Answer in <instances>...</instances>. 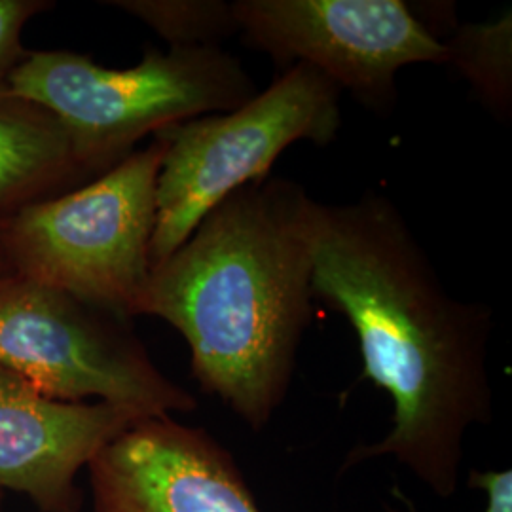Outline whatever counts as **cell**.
I'll use <instances>...</instances> for the list:
<instances>
[{
    "mask_svg": "<svg viewBox=\"0 0 512 512\" xmlns=\"http://www.w3.org/2000/svg\"><path fill=\"white\" fill-rule=\"evenodd\" d=\"M313 294L348 319L363 376L393 401L391 431L355 446L342 473L391 458L440 499L452 497L467 433L494 420L492 310L448 293L401 209L380 192L321 203Z\"/></svg>",
    "mask_w": 512,
    "mask_h": 512,
    "instance_id": "cell-1",
    "label": "cell"
},
{
    "mask_svg": "<svg viewBox=\"0 0 512 512\" xmlns=\"http://www.w3.org/2000/svg\"><path fill=\"white\" fill-rule=\"evenodd\" d=\"M319 213L291 179L245 184L152 268L141 302L183 336L203 393L255 433L285 403L310 327Z\"/></svg>",
    "mask_w": 512,
    "mask_h": 512,
    "instance_id": "cell-2",
    "label": "cell"
},
{
    "mask_svg": "<svg viewBox=\"0 0 512 512\" xmlns=\"http://www.w3.org/2000/svg\"><path fill=\"white\" fill-rule=\"evenodd\" d=\"M256 93L253 76L219 46L148 48L128 69L67 50L27 52L0 84V97L54 114L86 175H103L147 135L238 109Z\"/></svg>",
    "mask_w": 512,
    "mask_h": 512,
    "instance_id": "cell-3",
    "label": "cell"
},
{
    "mask_svg": "<svg viewBox=\"0 0 512 512\" xmlns=\"http://www.w3.org/2000/svg\"><path fill=\"white\" fill-rule=\"evenodd\" d=\"M160 137L73 192L0 219V251L14 275L129 321L152 272Z\"/></svg>",
    "mask_w": 512,
    "mask_h": 512,
    "instance_id": "cell-4",
    "label": "cell"
},
{
    "mask_svg": "<svg viewBox=\"0 0 512 512\" xmlns=\"http://www.w3.org/2000/svg\"><path fill=\"white\" fill-rule=\"evenodd\" d=\"M342 90L304 63L238 109L205 114L156 133L165 152L156 183L152 268L173 255L203 217L245 184L268 177L283 150L327 147L342 128Z\"/></svg>",
    "mask_w": 512,
    "mask_h": 512,
    "instance_id": "cell-5",
    "label": "cell"
},
{
    "mask_svg": "<svg viewBox=\"0 0 512 512\" xmlns=\"http://www.w3.org/2000/svg\"><path fill=\"white\" fill-rule=\"evenodd\" d=\"M0 366L57 401L93 399L141 420L198 408L126 319L18 275L0 281Z\"/></svg>",
    "mask_w": 512,
    "mask_h": 512,
    "instance_id": "cell-6",
    "label": "cell"
},
{
    "mask_svg": "<svg viewBox=\"0 0 512 512\" xmlns=\"http://www.w3.org/2000/svg\"><path fill=\"white\" fill-rule=\"evenodd\" d=\"M238 35L281 71L304 63L366 109L397 103L408 65H448L446 46L403 0H236Z\"/></svg>",
    "mask_w": 512,
    "mask_h": 512,
    "instance_id": "cell-7",
    "label": "cell"
},
{
    "mask_svg": "<svg viewBox=\"0 0 512 512\" xmlns=\"http://www.w3.org/2000/svg\"><path fill=\"white\" fill-rule=\"evenodd\" d=\"M88 478L92 512H264L219 440L171 416L133 423Z\"/></svg>",
    "mask_w": 512,
    "mask_h": 512,
    "instance_id": "cell-8",
    "label": "cell"
},
{
    "mask_svg": "<svg viewBox=\"0 0 512 512\" xmlns=\"http://www.w3.org/2000/svg\"><path fill=\"white\" fill-rule=\"evenodd\" d=\"M141 418L107 403L57 401L0 366V490L40 512H80L78 475Z\"/></svg>",
    "mask_w": 512,
    "mask_h": 512,
    "instance_id": "cell-9",
    "label": "cell"
},
{
    "mask_svg": "<svg viewBox=\"0 0 512 512\" xmlns=\"http://www.w3.org/2000/svg\"><path fill=\"white\" fill-rule=\"evenodd\" d=\"M84 177L71 139L52 112L0 97V219Z\"/></svg>",
    "mask_w": 512,
    "mask_h": 512,
    "instance_id": "cell-10",
    "label": "cell"
},
{
    "mask_svg": "<svg viewBox=\"0 0 512 512\" xmlns=\"http://www.w3.org/2000/svg\"><path fill=\"white\" fill-rule=\"evenodd\" d=\"M450 63L463 74L478 101L503 120L512 112L511 10L492 23L459 25L442 40Z\"/></svg>",
    "mask_w": 512,
    "mask_h": 512,
    "instance_id": "cell-11",
    "label": "cell"
},
{
    "mask_svg": "<svg viewBox=\"0 0 512 512\" xmlns=\"http://www.w3.org/2000/svg\"><path fill=\"white\" fill-rule=\"evenodd\" d=\"M143 21L171 48L219 46L238 33L232 2L222 0H114L107 2Z\"/></svg>",
    "mask_w": 512,
    "mask_h": 512,
    "instance_id": "cell-12",
    "label": "cell"
},
{
    "mask_svg": "<svg viewBox=\"0 0 512 512\" xmlns=\"http://www.w3.org/2000/svg\"><path fill=\"white\" fill-rule=\"evenodd\" d=\"M54 6L44 0H0V84L27 55L21 33L29 19Z\"/></svg>",
    "mask_w": 512,
    "mask_h": 512,
    "instance_id": "cell-13",
    "label": "cell"
},
{
    "mask_svg": "<svg viewBox=\"0 0 512 512\" xmlns=\"http://www.w3.org/2000/svg\"><path fill=\"white\" fill-rule=\"evenodd\" d=\"M469 486L486 494V509L482 512H512V471H469ZM382 512H401L385 507Z\"/></svg>",
    "mask_w": 512,
    "mask_h": 512,
    "instance_id": "cell-14",
    "label": "cell"
},
{
    "mask_svg": "<svg viewBox=\"0 0 512 512\" xmlns=\"http://www.w3.org/2000/svg\"><path fill=\"white\" fill-rule=\"evenodd\" d=\"M12 275H14V272H12L10 264H8V260L2 255V251H0V281H2V279H8V277H12Z\"/></svg>",
    "mask_w": 512,
    "mask_h": 512,
    "instance_id": "cell-15",
    "label": "cell"
}]
</instances>
